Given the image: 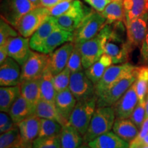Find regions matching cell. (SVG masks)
<instances>
[{
	"instance_id": "1",
	"label": "cell",
	"mask_w": 148,
	"mask_h": 148,
	"mask_svg": "<svg viewBox=\"0 0 148 148\" xmlns=\"http://www.w3.org/2000/svg\"><path fill=\"white\" fill-rule=\"evenodd\" d=\"M124 21L112 23V28L105 43V53L111 57L112 63H125L132 49L127 44V30Z\"/></svg>"
},
{
	"instance_id": "2",
	"label": "cell",
	"mask_w": 148,
	"mask_h": 148,
	"mask_svg": "<svg viewBox=\"0 0 148 148\" xmlns=\"http://www.w3.org/2000/svg\"><path fill=\"white\" fill-rule=\"evenodd\" d=\"M111 28L112 23H106L95 37L80 44H75L78 46L82 56V65L84 70L95 63L105 53V43Z\"/></svg>"
},
{
	"instance_id": "3",
	"label": "cell",
	"mask_w": 148,
	"mask_h": 148,
	"mask_svg": "<svg viewBox=\"0 0 148 148\" xmlns=\"http://www.w3.org/2000/svg\"><path fill=\"white\" fill-rule=\"evenodd\" d=\"M115 119L113 106L96 108L87 131L83 136L84 143H88L99 135L110 131L113 127Z\"/></svg>"
},
{
	"instance_id": "4",
	"label": "cell",
	"mask_w": 148,
	"mask_h": 148,
	"mask_svg": "<svg viewBox=\"0 0 148 148\" xmlns=\"http://www.w3.org/2000/svg\"><path fill=\"white\" fill-rule=\"evenodd\" d=\"M106 20L101 13L97 11H90L83 18L82 21L74 31L73 42L80 44L95 37L103 25Z\"/></svg>"
},
{
	"instance_id": "5",
	"label": "cell",
	"mask_w": 148,
	"mask_h": 148,
	"mask_svg": "<svg viewBox=\"0 0 148 148\" xmlns=\"http://www.w3.org/2000/svg\"><path fill=\"white\" fill-rule=\"evenodd\" d=\"M97 108V96L86 100L77 101L76 105L70 116L69 123L76 128L82 136L88 127Z\"/></svg>"
},
{
	"instance_id": "6",
	"label": "cell",
	"mask_w": 148,
	"mask_h": 148,
	"mask_svg": "<svg viewBox=\"0 0 148 148\" xmlns=\"http://www.w3.org/2000/svg\"><path fill=\"white\" fill-rule=\"evenodd\" d=\"M138 66L118 82L114 83L101 95L97 97V108L113 106L127 89L134 84L137 75Z\"/></svg>"
},
{
	"instance_id": "7",
	"label": "cell",
	"mask_w": 148,
	"mask_h": 148,
	"mask_svg": "<svg viewBox=\"0 0 148 148\" xmlns=\"http://www.w3.org/2000/svg\"><path fill=\"white\" fill-rule=\"evenodd\" d=\"M49 15V9L42 6H37L21 18L15 28L21 36L29 38L32 36Z\"/></svg>"
},
{
	"instance_id": "8",
	"label": "cell",
	"mask_w": 148,
	"mask_h": 148,
	"mask_svg": "<svg viewBox=\"0 0 148 148\" xmlns=\"http://www.w3.org/2000/svg\"><path fill=\"white\" fill-rule=\"evenodd\" d=\"M137 66L129 62L123 64H114L109 66L100 80L95 84V95L99 96L114 83L123 78L127 74L134 71Z\"/></svg>"
},
{
	"instance_id": "9",
	"label": "cell",
	"mask_w": 148,
	"mask_h": 148,
	"mask_svg": "<svg viewBox=\"0 0 148 148\" xmlns=\"http://www.w3.org/2000/svg\"><path fill=\"white\" fill-rule=\"evenodd\" d=\"M48 60L49 54L32 51L28 59L21 66V82L39 79L47 67Z\"/></svg>"
},
{
	"instance_id": "10",
	"label": "cell",
	"mask_w": 148,
	"mask_h": 148,
	"mask_svg": "<svg viewBox=\"0 0 148 148\" xmlns=\"http://www.w3.org/2000/svg\"><path fill=\"white\" fill-rule=\"evenodd\" d=\"M69 88L77 101L96 96L95 85L87 77L84 70L71 73Z\"/></svg>"
},
{
	"instance_id": "11",
	"label": "cell",
	"mask_w": 148,
	"mask_h": 148,
	"mask_svg": "<svg viewBox=\"0 0 148 148\" xmlns=\"http://www.w3.org/2000/svg\"><path fill=\"white\" fill-rule=\"evenodd\" d=\"M37 7L29 0H5L1 16L8 23L16 27L21 18Z\"/></svg>"
},
{
	"instance_id": "12",
	"label": "cell",
	"mask_w": 148,
	"mask_h": 148,
	"mask_svg": "<svg viewBox=\"0 0 148 148\" xmlns=\"http://www.w3.org/2000/svg\"><path fill=\"white\" fill-rule=\"evenodd\" d=\"M90 12H86L80 1L73 0V5L65 14L54 17L56 24L59 28L74 32L83 18Z\"/></svg>"
},
{
	"instance_id": "13",
	"label": "cell",
	"mask_w": 148,
	"mask_h": 148,
	"mask_svg": "<svg viewBox=\"0 0 148 148\" xmlns=\"http://www.w3.org/2000/svg\"><path fill=\"white\" fill-rule=\"evenodd\" d=\"M127 44L132 49L142 45L148 29V12L135 18L126 25Z\"/></svg>"
},
{
	"instance_id": "14",
	"label": "cell",
	"mask_w": 148,
	"mask_h": 148,
	"mask_svg": "<svg viewBox=\"0 0 148 148\" xmlns=\"http://www.w3.org/2000/svg\"><path fill=\"white\" fill-rule=\"evenodd\" d=\"M4 45L6 47L8 56L16 60L21 66L25 63L32 52L29 39L22 36L12 37Z\"/></svg>"
},
{
	"instance_id": "15",
	"label": "cell",
	"mask_w": 148,
	"mask_h": 148,
	"mask_svg": "<svg viewBox=\"0 0 148 148\" xmlns=\"http://www.w3.org/2000/svg\"><path fill=\"white\" fill-rule=\"evenodd\" d=\"M21 135V148H32L33 142L38 137L40 125V118L32 115L18 123Z\"/></svg>"
},
{
	"instance_id": "16",
	"label": "cell",
	"mask_w": 148,
	"mask_h": 148,
	"mask_svg": "<svg viewBox=\"0 0 148 148\" xmlns=\"http://www.w3.org/2000/svg\"><path fill=\"white\" fill-rule=\"evenodd\" d=\"M138 102V97L135 83H134L114 104L113 108L116 118L126 119L130 117Z\"/></svg>"
},
{
	"instance_id": "17",
	"label": "cell",
	"mask_w": 148,
	"mask_h": 148,
	"mask_svg": "<svg viewBox=\"0 0 148 148\" xmlns=\"http://www.w3.org/2000/svg\"><path fill=\"white\" fill-rule=\"evenodd\" d=\"M75 47V43L68 42L49 54L47 68L53 75L60 73L66 66L68 60Z\"/></svg>"
},
{
	"instance_id": "18",
	"label": "cell",
	"mask_w": 148,
	"mask_h": 148,
	"mask_svg": "<svg viewBox=\"0 0 148 148\" xmlns=\"http://www.w3.org/2000/svg\"><path fill=\"white\" fill-rule=\"evenodd\" d=\"M20 64L8 57L0 66L1 86H17L21 83V69Z\"/></svg>"
},
{
	"instance_id": "19",
	"label": "cell",
	"mask_w": 148,
	"mask_h": 148,
	"mask_svg": "<svg viewBox=\"0 0 148 148\" xmlns=\"http://www.w3.org/2000/svg\"><path fill=\"white\" fill-rule=\"evenodd\" d=\"M74 32L64 30L58 27L45 40L40 47L38 52L49 54L60 45L68 42L73 41Z\"/></svg>"
},
{
	"instance_id": "20",
	"label": "cell",
	"mask_w": 148,
	"mask_h": 148,
	"mask_svg": "<svg viewBox=\"0 0 148 148\" xmlns=\"http://www.w3.org/2000/svg\"><path fill=\"white\" fill-rule=\"evenodd\" d=\"M57 28L58 26L56 24L54 17L49 15L30 37L29 45L31 49L34 51H39L45 40Z\"/></svg>"
},
{
	"instance_id": "21",
	"label": "cell",
	"mask_w": 148,
	"mask_h": 148,
	"mask_svg": "<svg viewBox=\"0 0 148 148\" xmlns=\"http://www.w3.org/2000/svg\"><path fill=\"white\" fill-rule=\"evenodd\" d=\"M90 148H129L130 143L109 131L90 140L87 143Z\"/></svg>"
},
{
	"instance_id": "22",
	"label": "cell",
	"mask_w": 148,
	"mask_h": 148,
	"mask_svg": "<svg viewBox=\"0 0 148 148\" xmlns=\"http://www.w3.org/2000/svg\"><path fill=\"white\" fill-rule=\"evenodd\" d=\"M77 99L69 88L57 92L55 105L60 115L69 121L70 116L77 103Z\"/></svg>"
},
{
	"instance_id": "23",
	"label": "cell",
	"mask_w": 148,
	"mask_h": 148,
	"mask_svg": "<svg viewBox=\"0 0 148 148\" xmlns=\"http://www.w3.org/2000/svg\"><path fill=\"white\" fill-rule=\"evenodd\" d=\"M35 110L36 108L21 95L11 106L8 113L14 123L17 125L29 116L35 114Z\"/></svg>"
},
{
	"instance_id": "24",
	"label": "cell",
	"mask_w": 148,
	"mask_h": 148,
	"mask_svg": "<svg viewBox=\"0 0 148 148\" xmlns=\"http://www.w3.org/2000/svg\"><path fill=\"white\" fill-rule=\"evenodd\" d=\"M112 130L118 136L129 143L136 138L139 132V129L130 118H116Z\"/></svg>"
},
{
	"instance_id": "25",
	"label": "cell",
	"mask_w": 148,
	"mask_h": 148,
	"mask_svg": "<svg viewBox=\"0 0 148 148\" xmlns=\"http://www.w3.org/2000/svg\"><path fill=\"white\" fill-rule=\"evenodd\" d=\"M35 114L40 119H47L58 121L62 126L69 123V121L64 119L59 113L55 103L49 102L42 99H40L37 103Z\"/></svg>"
},
{
	"instance_id": "26",
	"label": "cell",
	"mask_w": 148,
	"mask_h": 148,
	"mask_svg": "<svg viewBox=\"0 0 148 148\" xmlns=\"http://www.w3.org/2000/svg\"><path fill=\"white\" fill-rule=\"evenodd\" d=\"M125 25L148 12V0H123Z\"/></svg>"
},
{
	"instance_id": "27",
	"label": "cell",
	"mask_w": 148,
	"mask_h": 148,
	"mask_svg": "<svg viewBox=\"0 0 148 148\" xmlns=\"http://www.w3.org/2000/svg\"><path fill=\"white\" fill-rule=\"evenodd\" d=\"M112 64L113 63L111 57L106 53H103L99 60L96 61L95 63L92 64L88 69L84 70L85 73L95 85L99 82L105 71L109 66L112 65Z\"/></svg>"
},
{
	"instance_id": "28",
	"label": "cell",
	"mask_w": 148,
	"mask_h": 148,
	"mask_svg": "<svg viewBox=\"0 0 148 148\" xmlns=\"http://www.w3.org/2000/svg\"><path fill=\"white\" fill-rule=\"evenodd\" d=\"M21 95L33 107L36 108L37 103L40 99V78L21 82L19 84Z\"/></svg>"
},
{
	"instance_id": "29",
	"label": "cell",
	"mask_w": 148,
	"mask_h": 148,
	"mask_svg": "<svg viewBox=\"0 0 148 148\" xmlns=\"http://www.w3.org/2000/svg\"><path fill=\"white\" fill-rule=\"evenodd\" d=\"M61 148H79L84 142L83 136L76 128L68 123L60 133Z\"/></svg>"
},
{
	"instance_id": "30",
	"label": "cell",
	"mask_w": 148,
	"mask_h": 148,
	"mask_svg": "<svg viewBox=\"0 0 148 148\" xmlns=\"http://www.w3.org/2000/svg\"><path fill=\"white\" fill-rule=\"evenodd\" d=\"M40 88L41 99L55 103L57 92L53 84V74L47 67L40 77Z\"/></svg>"
},
{
	"instance_id": "31",
	"label": "cell",
	"mask_w": 148,
	"mask_h": 148,
	"mask_svg": "<svg viewBox=\"0 0 148 148\" xmlns=\"http://www.w3.org/2000/svg\"><path fill=\"white\" fill-rule=\"evenodd\" d=\"M21 95L19 85L12 86H1L0 88V110L8 112L17 98Z\"/></svg>"
},
{
	"instance_id": "32",
	"label": "cell",
	"mask_w": 148,
	"mask_h": 148,
	"mask_svg": "<svg viewBox=\"0 0 148 148\" xmlns=\"http://www.w3.org/2000/svg\"><path fill=\"white\" fill-rule=\"evenodd\" d=\"M101 14L106 18V23H113L118 21L125 22V12L123 0H114L106 7Z\"/></svg>"
},
{
	"instance_id": "33",
	"label": "cell",
	"mask_w": 148,
	"mask_h": 148,
	"mask_svg": "<svg viewBox=\"0 0 148 148\" xmlns=\"http://www.w3.org/2000/svg\"><path fill=\"white\" fill-rule=\"evenodd\" d=\"M134 83L138 101H145L148 93V64L138 66L137 75Z\"/></svg>"
},
{
	"instance_id": "34",
	"label": "cell",
	"mask_w": 148,
	"mask_h": 148,
	"mask_svg": "<svg viewBox=\"0 0 148 148\" xmlns=\"http://www.w3.org/2000/svg\"><path fill=\"white\" fill-rule=\"evenodd\" d=\"M21 145V135L18 125H15L0 136V148H11Z\"/></svg>"
},
{
	"instance_id": "35",
	"label": "cell",
	"mask_w": 148,
	"mask_h": 148,
	"mask_svg": "<svg viewBox=\"0 0 148 148\" xmlns=\"http://www.w3.org/2000/svg\"><path fill=\"white\" fill-rule=\"evenodd\" d=\"M62 125L54 120L40 119V125L38 137H48L60 135L62 130Z\"/></svg>"
},
{
	"instance_id": "36",
	"label": "cell",
	"mask_w": 148,
	"mask_h": 148,
	"mask_svg": "<svg viewBox=\"0 0 148 148\" xmlns=\"http://www.w3.org/2000/svg\"><path fill=\"white\" fill-rule=\"evenodd\" d=\"M71 72L65 67L60 73L53 75V84L57 92L63 91L69 88Z\"/></svg>"
},
{
	"instance_id": "37",
	"label": "cell",
	"mask_w": 148,
	"mask_h": 148,
	"mask_svg": "<svg viewBox=\"0 0 148 148\" xmlns=\"http://www.w3.org/2000/svg\"><path fill=\"white\" fill-rule=\"evenodd\" d=\"M32 148H61L60 134L48 137H37L33 142Z\"/></svg>"
},
{
	"instance_id": "38",
	"label": "cell",
	"mask_w": 148,
	"mask_h": 148,
	"mask_svg": "<svg viewBox=\"0 0 148 148\" xmlns=\"http://www.w3.org/2000/svg\"><path fill=\"white\" fill-rule=\"evenodd\" d=\"M17 36L18 32L13 28V26L1 16L0 20V46L5 45L10 38Z\"/></svg>"
},
{
	"instance_id": "39",
	"label": "cell",
	"mask_w": 148,
	"mask_h": 148,
	"mask_svg": "<svg viewBox=\"0 0 148 148\" xmlns=\"http://www.w3.org/2000/svg\"><path fill=\"white\" fill-rule=\"evenodd\" d=\"M66 67H67L70 70L71 73L84 70V67L82 65V56H81L78 46L75 44V47L72 51L71 56H70V58L68 60Z\"/></svg>"
},
{
	"instance_id": "40",
	"label": "cell",
	"mask_w": 148,
	"mask_h": 148,
	"mask_svg": "<svg viewBox=\"0 0 148 148\" xmlns=\"http://www.w3.org/2000/svg\"><path fill=\"white\" fill-rule=\"evenodd\" d=\"M130 119L132 120L133 123L140 130L142 124L146 119L145 101H138Z\"/></svg>"
},
{
	"instance_id": "41",
	"label": "cell",
	"mask_w": 148,
	"mask_h": 148,
	"mask_svg": "<svg viewBox=\"0 0 148 148\" xmlns=\"http://www.w3.org/2000/svg\"><path fill=\"white\" fill-rule=\"evenodd\" d=\"M73 1L70 0H64L60 1L52 8L49 9V14L53 17H58L62 14H65L73 5Z\"/></svg>"
},
{
	"instance_id": "42",
	"label": "cell",
	"mask_w": 148,
	"mask_h": 148,
	"mask_svg": "<svg viewBox=\"0 0 148 148\" xmlns=\"http://www.w3.org/2000/svg\"><path fill=\"white\" fill-rule=\"evenodd\" d=\"M16 124L12 121L10 114L5 112L0 113V132L3 133L12 129Z\"/></svg>"
},
{
	"instance_id": "43",
	"label": "cell",
	"mask_w": 148,
	"mask_h": 148,
	"mask_svg": "<svg viewBox=\"0 0 148 148\" xmlns=\"http://www.w3.org/2000/svg\"><path fill=\"white\" fill-rule=\"evenodd\" d=\"M84 1L94 10L101 13L107 5L114 0H84Z\"/></svg>"
},
{
	"instance_id": "44",
	"label": "cell",
	"mask_w": 148,
	"mask_h": 148,
	"mask_svg": "<svg viewBox=\"0 0 148 148\" xmlns=\"http://www.w3.org/2000/svg\"><path fill=\"white\" fill-rule=\"evenodd\" d=\"M148 134V117L146 118L139 130V132L136 138L130 142L131 143H139L141 140Z\"/></svg>"
},
{
	"instance_id": "45",
	"label": "cell",
	"mask_w": 148,
	"mask_h": 148,
	"mask_svg": "<svg viewBox=\"0 0 148 148\" xmlns=\"http://www.w3.org/2000/svg\"><path fill=\"white\" fill-rule=\"evenodd\" d=\"M140 56L144 63L148 64V29L147 35L140 48Z\"/></svg>"
},
{
	"instance_id": "46",
	"label": "cell",
	"mask_w": 148,
	"mask_h": 148,
	"mask_svg": "<svg viewBox=\"0 0 148 148\" xmlns=\"http://www.w3.org/2000/svg\"><path fill=\"white\" fill-rule=\"evenodd\" d=\"M63 0H39L40 6L50 9Z\"/></svg>"
},
{
	"instance_id": "47",
	"label": "cell",
	"mask_w": 148,
	"mask_h": 148,
	"mask_svg": "<svg viewBox=\"0 0 148 148\" xmlns=\"http://www.w3.org/2000/svg\"><path fill=\"white\" fill-rule=\"evenodd\" d=\"M8 57V53L5 46H0V64H2Z\"/></svg>"
},
{
	"instance_id": "48",
	"label": "cell",
	"mask_w": 148,
	"mask_h": 148,
	"mask_svg": "<svg viewBox=\"0 0 148 148\" xmlns=\"http://www.w3.org/2000/svg\"><path fill=\"white\" fill-rule=\"evenodd\" d=\"M138 144H141V145L148 146V134L146 135L145 137H144L143 139L141 140V141H140V143H138Z\"/></svg>"
},
{
	"instance_id": "49",
	"label": "cell",
	"mask_w": 148,
	"mask_h": 148,
	"mask_svg": "<svg viewBox=\"0 0 148 148\" xmlns=\"http://www.w3.org/2000/svg\"><path fill=\"white\" fill-rule=\"evenodd\" d=\"M145 110H146V118L148 117V93L145 98Z\"/></svg>"
},
{
	"instance_id": "50",
	"label": "cell",
	"mask_w": 148,
	"mask_h": 148,
	"mask_svg": "<svg viewBox=\"0 0 148 148\" xmlns=\"http://www.w3.org/2000/svg\"><path fill=\"white\" fill-rule=\"evenodd\" d=\"M30 1H32L33 3H34L36 6H40V2L39 0H29Z\"/></svg>"
},
{
	"instance_id": "51",
	"label": "cell",
	"mask_w": 148,
	"mask_h": 148,
	"mask_svg": "<svg viewBox=\"0 0 148 148\" xmlns=\"http://www.w3.org/2000/svg\"><path fill=\"white\" fill-rule=\"evenodd\" d=\"M132 144H136V143H132ZM136 145H137V148H148V146L141 145V144H136Z\"/></svg>"
},
{
	"instance_id": "52",
	"label": "cell",
	"mask_w": 148,
	"mask_h": 148,
	"mask_svg": "<svg viewBox=\"0 0 148 148\" xmlns=\"http://www.w3.org/2000/svg\"><path fill=\"white\" fill-rule=\"evenodd\" d=\"M129 148H137V145L136 144H132V143H130V146Z\"/></svg>"
},
{
	"instance_id": "53",
	"label": "cell",
	"mask_w": 148,
	"mask_h": 148,
	"mask_svg": "<svg viewBox=\"0 0 148 148\" xmlns=\"http://www.w3.org/2000/svg\"><path fill=\"white\" fill-rule=\"evenodd\" d=\"M79 148H90V147L88 145H87V146H86V145H82V146H80V147H79Z\"/></svg>"
},
{
	"instance_id": "54",
	"label": "cell",
	"mask_w": 148,
	"mask_h": 148,
	"mask_svg": "<svg viewBox=\"0 0 148 148\" xmlns=\"http://www.w3.org/2000/svg\"><path fill=\"white\" fill-rule=\"evenodd\" d=\"M11 148H21V146H20V145H17V146H14V147H12Z\"/></svg>"
},
{
	"instance_id": "55",
	"label": "cell",
	"mask_w": 148,
	"mask_h": 148,
	"mask_svg": "<svg viewBox=\"0 0 148 148\" xmlns=\"http://www.w3.org/2000/svg\"><path fill=\"white\" fill-rule=\"evenodd\" d=\"M63 1H64V0H63ZM70 1H73V0H70Z\"/></svg>"
}]
</instances>
